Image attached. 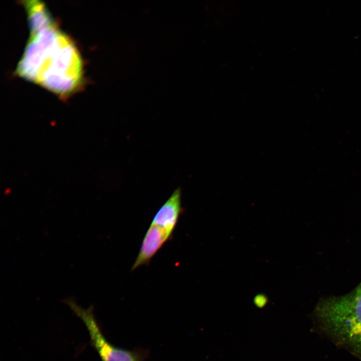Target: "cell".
<instances>
[{"label":"cell","mask_w":361,"mask_h":361,"mask_svg":"<svg viewBox=\"0 0 361 361\" xmlns=\"http://www.w3.org/2000/svg\"><path fill=\"white\" fill-rule=\"evenodd\" d=\"M254 305L258 308H263L268 302V298L264 294L256 295L253 300Z\"/></svg>","instance_id":"8992f818"},{"label":"cell","mask_w":361,"mask_h":361,"mask_svg":"<svg viewBox=\"0 0 361 361\" xmlns=\"http://www.w3.org/2000/svg\"><path fill=\"white\" fill-rule=\"evenodd\" d=\"M31 30L18 73L61 97H67L81 80V60L76 47L53 20Z\"/></svg>","instance_id":"6da1fadb"},{"label":"cell","mask_w":361,"mask_h":361,"mask_svg":"<svg viewBox=\"0 0 361 361\" xmlns=\"http://www.w3.org/2000/svg\"><path fill=\"white\" fill-rule=\"evenodd\" d=\"M314 314L326 334L361 359V282L344 295L322 299Z\"/></svg>","instance_id":"7a4b0ae2"},{"label":"cell","mask_w":361,"mask_h":361,"mask_svg":"<svg viewBox=\"0 0 361 361\" xmlns=\"http://www.w3.org/2000/svg\"><path fill=\"white\" fill-rule=\"evenodd\" d=\"M172 233L158 226L151 224L142 240L141 246L131 270L147 264L171 236Z\"/></svg>","instance_id":"277c9868"},{"label":"cell","mask_w":361,"mask_h":361,"mask_svg":"<svg viewBox=\"0 0 361 361\" xmlns=\"http://www.w3.org/2000/svg\"><path fill=\"white\" fill-rule=\"evenodd\" d=\"M183 208L182 192L175 189L154 216L151 224L162 227L172 233Z\"/></svg>","instance_id":"5b68a950"},{"label":"cell","mask_w":361,"mask_h":361,"mask_svg":"<svg viewBox=\"0 0 361 361\" xmlns=\"http://www.w3.org/2000/svg\"><path fill=\"white\" fill-rule=\"evenodd\" d=\"M72 311L80 318L88 330L93 345L102 361H137L130 352L116 348L103 335L91 308H84L72 299L66 301Z\"/></svg>","instance_id":"3957f363"}]
</instances>
